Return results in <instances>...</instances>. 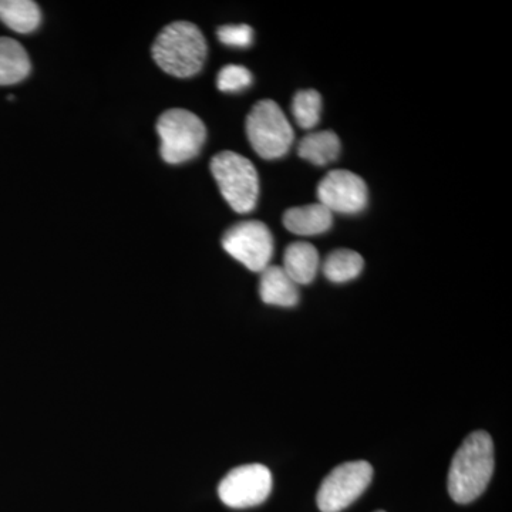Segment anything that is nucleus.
Returning a JSON list of instances; mask_svg holds the SVG:
<instances>
[{
	"label": "nucleus",
	"instance_id": "obj_17",
	"mask_svg": "<svg viewBox=\"0 0 512 512\" xmlns=\"http://www.w3.org/2000/svg\"><path fill=\"white\" fill-rule=\"evenodd\" d=\"M322 113V97L316 90H302L292 100V114L296 123L305 130L318 126Z\"/></svg>",
	"mask_w": 512,
	"mask_h": 512
},
{
	"label": "nucleus",
	"instance_id": "obj_14",
	"mask_svg": "<svg viewBox=\"0 0 512 512\" xmlns=\"http://www.w3.org/2000/svg\"><path fill=\"white\" fill-rule=\"evenodd\" d=\"M298 154L319 167L333 163L340 154L339 137L330 130L308 134L299 143Z\"/></svg>",
	"mask_w": 512,
	"mask_h": 512
},
{
	"label": "nucleus",
	"instance_id": "obj_18",
	"mask_svg": "<svg viewBox=\"0 0 512 512\" xmlns=\"http://www.w3.org/2000/svg\"><path fill=\"white\" fill-rule=\"evenodd\" d=\"M252 84V74L247 67L228 64L218 73L217 86L224 93H239Z\"/></svg>",
	"mask_w": 512,
	"mask_h": 512
},
{
	"label": "nucleus",
	"instance_id": "obj_13",
	"mask_svg": "<svg viewBox=\"0 0 512 512\" xmlns=\"http://www.w3.org/2000/svg\"><path fill=\"white\" fill-rule=\"evenodd\" d=\"M30 59L25 47L10 37H0V86H12L29 76Z\"/></svg>",
	"mask_w": 512,
	"mask_h": 512
},
{
	"label": "nucleus",
	"instance_id": "obj_16",
	"mask_svg": "<svg viewBox=\"0 0 512 512\" xmlns=\"http://www.w3.org/2000/svg\"><path fill=\"white\" fill-rule=\"evenodd\" d=\"M363 266L365 261L362 255L352 249H338L323 262V274L333 284H345L362 274Z\"/></svg>",
	"mask_w": 512,
	"mask_h": 512
},
{
	"label": "nucleus",
	"instance_id": "obj_11",
	"mask_svg": "<svg viewBox=\"0 0 512 512\" xmlns=\"http://www.w3.org/2000/svg\"><path fill=\"white\" fill-rule=\"evenodd\" d=\"M284 225L292 234L312 237L328 232L333 225V214L322 204L291 208L285 212Z\"/></svg>",
	"mask_w": 512,
	"mask_h": 512
},
{
	"label": "nucleus",
	"instance_id": "obj_4",
	"mask_svg": "<svg viewBox=\"0 0 512 512\" xmlns=\"http://www.w3.org/2000/svg\"><path fill=\"white\" fill-rule=\"evenodd\" d=\"M157 133L161 140V157L168 164H183L200 154L207 128L200 117L185 109L165 111L158 119Z\"/></svg>",
	"mask_w": 512,
	"mask_h": 512
},
{
	"label": "nucleus",
	"instance_id": "obj_7",
	"mask_svg": "<svg viewBox=\"0 0 512 512\" xmlns=\"http://www.w3.org/2000/svg\"><path fill=\"white\" fill-rule=\"evenodd\" d=\"M222 247L249 271L262 272L274 255V237L264 222L244 221L225 232Z\"/></svg>",
	"mask_w": 512,
	"mask_h": 512
},
{
	"label": "nucleus",
	"instance_id": "obj_3",
	"mask_svg": "<svg viewBox=\"0 0 512 512\" xmlns=\"http://www.w3.org/2000/svg\"><path fill=\"white\" fill-rule=\"evenodd\" d=\"M211 173L232 210L239 214L254 210L259 197V178L248 158L234 151H222L212 158Z\"/></svg>",
	"mask_w": 512,
	"mask_h": 512
},
{
	"label": "nucleus",
	"instance_id": "obj_9",
	"mask_svg": "<svg viewBox=\"0 0 512 512\" xmlns=\"http://www.w3.org/2000/svg\"><path fill=\"white\" fill-rule=\"evenodd\" d=\"M319 204L330 212L356 215L365 211L369 191L362 177L346 170L330 171L318 187Z\"/></svg>",
	"mask_w": 512,
	"mask_h": 512
},
{
	"label": "nucleus",
	"instance_id": "obj_6",
	"mask_svg": "<svg viewBox=\"0 0 512 512\" xmlns=\"http://www.w3.org/2000/svg\"><path fill=\"white\" fill-rule=\"evenodd\" d=\"M373 467L367 461H349L333 468L316 497L322 512H340L355 503L372 483Z\"/></svg>",
	"mask_w": 512,
	"mask_h": 512
},
{
	"label": "nucleus",
	"instance_id": "obj_12",
	"mask_svg": "<svg viewBox=\"0 0 512 512\" xmlns=\"http://www.w3.org/2000/svg\"><path fill=\"white\" fill-rule=\"evenodd\" d=\"M319 264L318 249L308 242H293L286 248L282 268L296 285H309L318 274Z\"/></svg>",
	"mask_w": 512,
	"mask_h": 512
},
{
	"label": "nucleus",
	"instance_id": "obj_2",
	"mask_svg": "<svg viewBox=\"0 0 512 512\" xmlns=\"http://www.w3.org/2000/svg\"><path fill=\"white\" fill-rule=\"evenodd\" d=\"M207 53V40L190 22L171 23L161 30L153 45V57L158 66L180 79L200 73Z\"/></svg>",
	"mask_w": 512,
	"mask_h": 512
},
{
	"label": "nucleus",
	"instance_id": "obj_5",
	"mask_svg": "<svg viewBox=\"0 0 512 512\" xmlns=\"http://www.w3.org/2000/svg\"><path fill=\"white\" fill-rule=\"evenodd\" d=\"M247 136L255 153L265 160L284 157L295 138L291 123L274 100H261L252 107Z\"/></svg>",
	"mask_w": 512,
	"mask_h": 512
},
{
	"label": "nucleus",
	"instance_id": "obj_19",
	"mask_svg": "<svg viewBox=\"0 0 512 512\" xmlns=\"http://www.w3.org/2000/svg\"><path fill=\"white\" fill-rule=\"evenodd\" d=\"M217 35L221 43L235 49H247L254 42V30L248 25L222 26Z\"/></svg>",
	"mask_w": 512,
	"mask_h": 512
},
{
	"label": "nucleus",
	"instance_id": "obj_15",
	"mask_svg": "<svg viewBox=\"0 0 512 512\" xmlns=\"http://www.w3.org/2000/svg\"><path fill=\"white\" fill-rule=\"evenodd\" d=\"M0 20L18 33H32L42 22L39 6L32 0H0Z\"/></svg>",
	"mask_w": 512,
	"mask_h": 512
},
{
	"label": "nucleus",
	"instance_id": "obj_10",
	"mask_svg": "<svg viewBox=\"0 0 512 512\" xmlns=\"http://www.w3.org/2000/svg\"><path fill=\"white\" fill-rule=\"evenodd\" d=\"M259 295L266 305L292 308L298 305V285L289 278L282 266L269 265L261 272Z\"/></svg>",
	"mask_w": 512,
	"mask_h": 512
},
{
	"label": "nucleus",
	"instance_id": "obj_1",
	"mask_svg": "<svg viewBox=\"0 0 512 512\" xmlns=\"http://www.w3.org/2000/svg\"><path fill=\"white\" fill-rule=\"evenodd\" d=\"M490 434L474 431L458 448L448 471V494L457 504H470L487 490L494 473Z\"/></svg>",
	"mask_w": 512,
	"mask_h": 512
},
{
	"label": "nucleus",
	"instance_id": "obj_8",
	"mask_svg": "<svg viewBox=\"0 0 512 512\" xmlns=\"http://www.w3.org/2000/svg\"><path fill=\"white\" fill-rule=\"evenodd\" d=\"M272 491V474L262 464H247L229 471L218 485V495L229 508L256 507L268 500Z\"/></svg>",
	"mask_w": 512,
	"mask_h": 512
},
{
	"label": "nucleus",
	"instance_id": "obj_20",
	"mask_svg": "<svg viewBox=\"0 0 512 512\" xmlns=\"http://www.w3.org/2000/svg\"><path fill=\"white\" fill-rule=\"evenodd\" d=\"M376 512H384V511H376Z\"/></svg>",
	"mask_w": 512,
	"mask_h": 512
}]
</instances>
